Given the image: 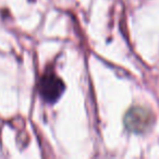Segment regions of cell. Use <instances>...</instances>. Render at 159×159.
I'll list each match as a JSON object with an SVG mask.
<instances>
[{"instance_id":"cell-1","label":"cell","mask_w":159,"mask_h":159,"mask_svg":"<svg viewBox=\"0 0 159 159\" xmlns=\"http://www.w3.org/2000/svg\"><path fill=\"white\" fill-rule=\"evenodd\" d=\"M155 120L156 118L150 109L143 106H132L124 115L123 123L129 132L143 134L152 129Z\"/></svg>"},{"instance_id":"cell-2","label":"cell","mask_w":159,"mask_h":159,"mask_svg":"<svg viewBox=\"0 0 159 159\" xmlns=\"http://www.w3.org/2000/svg\"><path fill=\"white\" fill-rule=\"evenodd\" d=\"M66 89L63 81L52 71H46L38 81V93L49 104L56 102Z\"/></svg>"}]
</instances>
